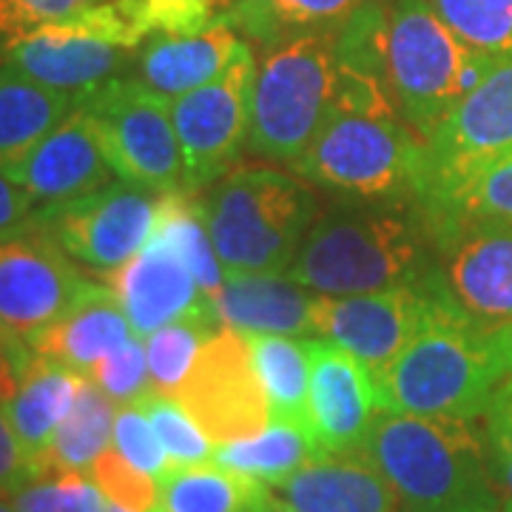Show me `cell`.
I'll list each match as a JSON object with an SVG mask.
<instances>
[{"instance_id":"cell-1","label":"cell","mask_w":512,"mask_h":512,"mask_svg":"<svg viewBox=\"0 0 512 512\" xmlns=\"http://www.w3.org/2000/svg\"><path fill=\"white\" fill-rule=\"evenodd\" d=\"M439 282V279H436ZM512 379V328H490L444 293L376 387L379 413L481 421Z\"/></svg>"},{"instance_id":"cell-2","label":"cell","mask_w":512,"mask_h":512,"mask_svg":"<svg viewBox=\"0 0 512 512\" xmlns=\"http://www.w3.org/2000/svg\"><path fill=\"white\" fill-rule=\"evenodd\" d=\"M433 268L421 202L345 200L316 217L285 274L328 296H356L419 285Z\"/></svg>"},{"instance_id":"cell-3","label":"cell","mask_w":512,"mask_h":512,"mask_svg":"<svg viewBox=\"0 0 512 512\" xmlns=\"http://www.w3.org/2000/svg\"><path fill=\"white\" fill-rule=\"evenodd\" d=\"M362 450L399 512H501L478 421L376 413Z\"/></svg>"},{"instance_id":"cell-4","label":"cell","mask_w":512,"mask_h":512,"mask_svg":"<svg viewBox=\"0 0 512 512\" xmlns=\"http://www.w3.org/2000/svg\"><path fill=\"white\" fill-rule=\"evenodd\" d=\"M291 171L350 202H421L430 151L399 111L333 109Z\"/></svg>"},{"instance_id":"cell-5","label":"cell","mask_w":512,"mask_h":512,"mask_svg":"<svg viewBox=\"0 0 512 512\" xmlns=\"http://www.w3.org/2000/svg\"><path fill=\"white\" fill-rule=\"evenodd\" d=\"M205 225L225 274H285L319 217L308 180L234 168L205 191Z\"/></svg>"},{"instance_id":"cell-6","label":"cell","mask_w":512,"mask_h":512,"mask_svg":"<svg viewBox=\"0 0 512 512\" xmlns=\"http://www.w3.org/2000/svg\"><path fill=\"white\" fill-rule=\"evenodd\" d=\"M495 60L478 55L430 0H387V80L404 123L430 140Z\"/></svg>"},{"instance_id":"cell-7","label":"cell","mask_w":512,"mask_h":512,"mask_svg":"<svg viewBox=\"0 0 512 512\" xmlns=\"http://www.w3.org/2000/svg\"><path fill=\"white\" fill-rule=\"evenodd\" d=\"M333 32L274 46L256 66L245 148L271 163H296L336 103Z\"/></svg>"},{"instance_id":"cell-8","label":"cell","mask_w":512,"mask_h":512,"mask_svg":"<svg viewBox=\"0 0 512 512\" xmlns=\"http://www.w3.org/2000/svg\"><path fill=\"white\" fill-rule=\"evenodd\" d=\"M148 37L143 0H106L3 43V63L49 89L80 97L123 72Z\"/></svg>"},{"instance_id":"cell-9","label":"cell","mask_w":512,"mask_h":512,"mask_svg":"<svg viewBox=\"0 0 512 512\" xmlns=\"http://www.w3.org/2000/svg\"><path fill=\"white\" fill-rule=\"evenodd\" d=\"M97 146L117 180L154 194L185 188L183 151L171 120V100L137 77H111L77 97Z\"/></svg>"},{"instance_id":"cell-10","label":"cell","mask_w":512,"mask_h":512,"mask_svg":"<svg viewBox=\"0 0 512 512\" xmlns=\"http://www.w3.org/2000/svg\"><path fill=\"white\" fill-rule=\"evenodd\" d=\"M421 208L441 291L481 325L512 328L510 222Z\"/></svg>"},{"instance_id":"cell-11","label":"cell","mask_w":512,"mask_h":512,"mask_svg":"<svg viewBox=\"0 0 512 512\" xmlns=\"http://www.w3.org/2000/svg\"><path fill=\"white\" fill-rule=\"evenodd\" d=\"M254 74V52L242 43L220 77L171 100V120L183 151L188 191H208L228 171H234L248 140Z\"/></svg>"},{"instance_id":"cell-12","label":"cell","mask_w":512,"mask_h":512,"mask_svg":"<svg viewBox=\"0 0 512 512\" xmlns=\"http://www.w3.org/2000/svg\"><path fill=\"white\" fill-rule=\"evenodd\" d=\"M157 202L160 194L114 180L86 197L40 205L32 220L52 234L74 262L106 274L146 248L154 234Z\"/></svg>"},{"instance_id":"cell-13","label":"cell","mask_w":512,"mask_h":512,"mask_svg":"<svg viewBox=\"0 0 512 512\" xmlns=\"http://www.w3.org/2000/svg\"><path fill=\"white\" fill-rule=\"evenodd\" d=\"M92 285L32 217L0 234V330L29 342Z\"/></svg>"},{"instance_id":"cell-14","label":"cell","mask_w":512,"mask_h":512,"mask_svg":"<svg viewBox=\"0 0 512 512\" xmlns=\"http://www.w3.org/2000/svg\"><path fill=\"white\" fill-rule=\"evenodd\" d=\"M174 399L214 444L248 439L271 424L268 399L251 362L248 336L231 328L214 330L208 336Z\"/></svg>"},{"instance_id":"cell-15","label":"cell","mask_w":512,"mask_h":512,"mask_svg":"<svg viewBox=\"0 0 512 512\" xmlns=\"http://www.w3.org/2000/svg\"><path fill=\"white\" fill-rule=\"evenodd\" d=\"M441 285L433 276L419 285H399L376 293L333 296L328 316V336L356 356L379 387L387 370L416 339L439 308Z\"/></svg>"},{"instance_id":"cell-16","label":"cell","mask_w":512,"mask_h":512,"mask_svg":"<svg viewBox=\"0 0 512 512\" xmlns=\"http://www.w3.org/2000/svg\"><path fill=\"white\" fill-rule=\"evenodd\" d=\"M103 285L120 299L137 336L183 319L220 325L211 293L202 291L183 259L157 239H148L146 248L126 265L106 271Z\"/></svg>"},{"instance_id":"cell-17","label":"cell","mask_w":512,"mask_h":512,"mask_svg":"<svg viewBox=\"0 0 512 512\" xmlns=\"http://www.w3.org/2000/svg\"><path fill=\"white\" fill-rule=\"evenodd\" d=\"M376 387L365 365L333 339H311L308 430L325 456L359 453L373 427Z\"/></svg>"},{"instance_id":"cell-18","label":"cell","mask_w":512,"mask_h":512,"mask_svg":"<svg viewBox=\"0 0 512 512\" xmlns=\"http://www.w3.org/2000/svg\"><path fill=\"white\" fill-rule=\"evenodd\" d=\"M430 151V188L467 168L512 151V60L495 63L484 80L444 117ZM427 188V191H430Z\"/></svg>"},{"instance_id":"cell-19","label":"cell","mask_w":512,"mask_h":512,"mask_svg":"<svg viewBox=\"0 0 512 512\" xmlns=\"http://www.w3.org/2000/svg\"><path fill=\"white\" fill-rule=\"evenodd\" d=\"M222 328L242 336H328L333 296L305 288L288 274H225L211 293Z\"/></svg>"},{"instance_id":"cell-20","label":"cell","mask_w":512,"mask_h":512,"mask_svg":"<svg viewBox=\"0 0 512 512\" xmlns=\"http://www.w3.org/2000/svg\"><path fill=\"white\" fill-rule=\"evenodd\" d=\"M35 200V205H55L94 194L117 180L109 160L97 146L83 109L74 103L66 120L26 157L12 177Z\"/></svg>"},{"instance_id":"cell-21","label":"cell","mask_w":512,"mask_h":512,"mask_svg":"<svg viewBox=\"0 0 512 512\" xmlns=\"http://www.w3.org/2000/svg\"><path fill=\"white\" fill-rule=\"evenodd\" d=\"M134 336L137 333L131 328L120 299L106 285L92 282L52 325L37 330L29 339V348L37 356L72 367L74 373L89 379L97 362L123 348Z\"/></svg>"},{"instance_id":"cell-22","label":"cell","mask_w":512,"mask_h":512,"mask_svg":"<svg viewBox=\"0 0 512 512\" xmlns=\"http://www.w3.org/2000/svg\"><path fill=\"white\" fill-rule=\"evenodd\" d=\"M242 43L245 40H239L234 23L225 15L197 32H157L137 55L140 80L174 100L220 77Z\"/></svg>"},{"instance_id":"cell-23","label":"cell","mask_w":512,"mask_h":512,"mask_svg":"<svg viewBox=\"0 0 512 512\" xmlns=\"http://www.w3.org/2000/svg\"><path fill=\"white\" fill-rule=\"evenodd\" d=\"M276 493L296 512H399L396 495L365 450L313 458Z\"/></svg>"},{"instance_id":"cell-24","label":"cell","mask_w":512,"mask_h":512,"mask_svg":"<svg viewBox=\"0 0 512 512\" xmlns=\"http://www.w3.org/2000/svg\"><path fill=\"white\" fill-rule=\"evenodd\" d=\"M77 97L49 89L12 66H0V171L12 180L66 114Z\"/></svg>"},{"instance_id":"cell-25","label":"cell","mask_w":512,"mask_h":512,"mask_svg":"<svg viewBox=\"0 0 512 512\" xmlns=\"http://www.w3.org/2000/svg\"><path fill=\"white\" fill-rule=\"evenodd\" d=\"M86 376L74 373L72 367L52 362L46 356H37L26 362L20 373V384L15 399L6 404V413L18 433L23 450L29 453L32 464L49 450L57 427L72 410L74 396Z\"/></svg>"},{"instance_id":"cell-26","label":"cell","mask_w":512,"mask_h":512,"mask_svg":"<svg viewBox=\"0 0 512 512\" xmlns=\"http://www.w3.org/2000/svg\"><path fill=\"white\" fill-rule=\"evenodd\" d=\"M279 495L268 484L217 464L171 467L160 478L163 512H271Z\"/></svg>"},{"instance_id":"cell-27","label":"cell","mask_w":512,"mask_h":512,"mask_svg":"<svg viewBox=\"0 0 512 512\" xmlns=\"http://www.w3.org/2000/svg\"><path fill=\"white\" fill-rule=\"evenodd\" d=\"M325 456L308 427H299L291 421L271 419V424L248 439L225 441L214 447L211 464L222 470L251 476L271 490H279L288 478H293L313 458Z\"/></svg>"},{"instance_id":"cell-28","label":"cell","mask_w":512,"mask_h":512,"mask_svg":"<svg viewBox=\"0 0 512 512\" xmlns=\"http://www.w3.org/2000/svg\"><path fill=\"white\" fill-rule=\"evenodd\" d=\"M225 6V18L265 46L313 32L339 29L367 0H217Z\"/></svg>"},{"instance_id":"cell-29","label":"cell","mask_w":512,"mask_h":512,"mask_svg":"<svg viewBox=\"0 0 512 512\" xmlns=\"http://www.w3.org/2000/svg\"><path fill=\"white\" fill-rule=\"evenodd\" d=\"M114 416H117V404L92 379H83L72 410L57 427L49 450L32 464V476L55 473V470L89 473L97 456L109 450Z\"/></svg>"},{"instance_id":"cell-30","label":"cell","mask_w":512,"mask_h":512,"mask_svg":"<svg viewBox=\"0 0 512 512\" xmlns=\"http://www.w3.org/2000/svg\"><path fill=\"white\" fill-rule=\"evenodd\" d=\"M248 348L271 419L308 427L311 342L291 336H248Z\"/></svg>"},{"instance_id":"cell-31","label":"cell","mask_w":512,"mask_h":512,"mask_svg":"<svg viewBox=\"0 0 512 512\" xmlns=\"http://www.w3.org/2000/svg\"><path fill=\"white\" fill-rule=\"evenodd\" d=\"M151 239L168 245L174 254L183 259L188 271L200 282L202 291H220L225 271H222L211 234H208L202 202L197 200L194 191L180 188V191H171V194H160Z\"/></svg>"},{"instance_id":"cell-32","label":"cell","mask_w":512,"mask_h":512,"mask_svg":"<svg viewBox=\"0 0 512 512\" xmlns=\"http://www.w3.org/2000/svg\"><path fill=\"white\" fill-rule=\"evenodd\" d=\"M421 205L512 225V151L441 180L427 191Z\"/></svg>"},{"instance_id":"cell-33","label":"cell","mask_w":512,"mask_h":512,"mask_svg":"<svg viewBox=\"0 0 512 512\" xmlns=\"http://www.w3.org/2000/svg\"><path fill=\"white\" fill-rule=\"evenodd\" d=\"M430 6L478 55L512 60V0H430Z\"/></svg>"},{"instance_id":"cell-34","label":"cell","mask_w":512,"mask_h":512,"mask_svg":"<svg viewBox=\"0 0 512 512\" xmlns=\"http://www.w3.org/2000/svg\"><path fill=\"white\" fill-rule=\"evenodd\" d=\"M220 328L222 325H211V322H200V319H183V322L165 325V328L143 336L151 390L174 399L197 362L202 345L208 342V336L214 330Z\"/></svg>"},{"instance_id":"cell-35","label":"cell","mask_w":512,"mask_h":512,"mask_svg":"<svg viewBox=\"0 0 512 512\" xmlns=\"http://www.w3.org/2000/svg\"><path fill=\"white\" fill-rule=\"evenodd\" d=\"M137 404L146 410L148 421L154 424V433H157V439L163 444L171 467L208 464L214 458V447L217 444L205 436V430L191 419V413L177 399L148 390Z\"/></svg>"},{"instance_id":"cell-36","label":"cell","mask_w":512,"mask_h":512,"mask_svg":"<svg viewBox=\"0 0 512 512\" xmlns=\"http://www.w3.org/2000/svg\"><path fill=\"white\" fill-rule=\"evenodd\" d=\"M18 512H106L109 498L89 473H43L32 476L12 495Z\"/></svg>"},{"instance_id":"cell-37","label":"cell","mask_w":512,"mask_h":512,"mask_svg":"<svg viewBox=\"0 0 512 512\" xmlns=\"http://www.w3.org/2000/svg\"><path fill=\"white\" fill-rule=\"evenodd\" d=\"M89 476L109 498V504L128 512H163L160 507V481L128 464L114 447L103 450L92 464Z\"/></svg>"},{"instance_id":"cell-38","label":"cell","mask_w":512,"mask_h":512,"mask_svg":"<svg viewBox=\"0 0 512 512\" xmlns=\"http://www.w3.org/2000/svg\"><path fill=\"white\" fill-rule=\"evenodd\" d=\"M111 447L157 481L171 470V461L165 456L163 444L154 433V424L148 421L146 410L140 404H123L117 407L114 430H111Z\"/></svg>"},{"instance_id":"cell-39","label":"cell","mask_w":512,"mask_h":512,"mask_svg":"<svg viewBox=\"0 0 512 512\" xmlns=\"http://www.w3.org/2000/svg\"><path fill=\"white\" fill-rule=\"evenodd\" d=\"M92 379L117 407L137 404L151 390L148 359L143 336H134L120 350H114L103 362H97L89 373Z\"/></svg>"},{"instance_id":"cell-40","label":"cell","mask_w":512,"mask_h":512,"mask_svg":"<svg viewBox=\"0 0 512 512\" xmlns=\"http://www.w3.org/2000/svg\"><path fill=\"white\" fill-rule=\"evenodd\" d=\"M481 424L487 436L490 473L501 498V510L512 512V379L495 393Z\"/></svg>"},{"instance_id":"cell-41","label":"cell","mask_w":512,"mask_h":512,"mask_svg":"<svg viewBox=\"0 0 512 512\" xmlns=\"http://www.w3.org/2000/svg\"><path fill=\"white\" fill-rule=\"evenodd\" d=\"M106 0H0V43L29 35L46 23L72 18Z\"/></svg>"},{"instance_id":"cell-42","label":"cell","mask_w":512,"mask_h":512,"mask_svg":"<svg viewBox=\"0 0 512 512\" xmlns=\"http://www.w3.org/2000/svg\"><path fill=\"white\" fill-rule=\"evenodd\" d=\"M32 478V458L23 450L6 407L0 404V495H15Z\"/></svg>"},{"instance_id":"cell-43","label":"cell","mask_w":512,"mask_h":512,"mask_svg":"<svg viewBox=\"0 0 512 512\" xmlns=\"http://www.w3.org/2000/svg\"><path fill=\"white\" fill-rule=\"evenodd\" d=\"M32 359V348L23 339H12L0 330V404H6L15 399L20 384V373L26 362Z\"/></svg>"},{"instance_id":"cell-44","label":"cell","mask_w":512,"mask_h":512,"mask_svg":"<svg viewBox=\"0 0 512 512\" xmlns=\"http://www.w3.org/2000/svg\"><path fill=\"white\" fill-rule=\"evenodd\" d=\"M37 211L35 200L20 188L15 180H9L0 171V234L9 228H18Z\"/></svg>"},{"instance_id":"cell-45","label":"cell","mask_w":512,"mask_h":512,"mask_svg":"<svg viewBox=\"0 0 512 512\" xmlns=\"http://www.w3.org/2000/svg\"><path fill=\"white\" fill-rule=\"evenodd\" d=\"M0 512H18L12 504V495H0Z\"/></svg>"},{"instance_id":"cell-46","label":"cell","mask_w":512,"mask_h":512,"mask_svg":"<svg viewBox=\"0 0 512 512\" xmlns=\"http://www.w3.org/2000/svg\"><path fill=\"white\" fill-rule=\"evenodd\" d=\"M271 512H296V510H293L288 501H282V498H279V501H276V507Z\"/></svg>"},{"instance_id":"cell-47","label":"cell","mask_w":512,"mask_h":512,"mask_svg":"<svg viewBox=\"0 0 512 512\" xmlns=\"http://www.w3.org/2000/svg\"><path fill=\"white\" fill-rule=\"evenodd\" d=\"M106 512H128V510H123V507H114V504H109V510Z\"/></svg>"},{"instance_id":"cell-48","label":"cell","mask_w":512,"mask_h":512,"mask_svg":"<svg viewBox=\"0 0 512 512\" xmlns=\"http://www.w3.org/2000/svg\"><path fill=\"white\" fill-rule=\"evenodd\" d=\"M501 512H507V510H501Z\"/></svg>"}]
</instances>
